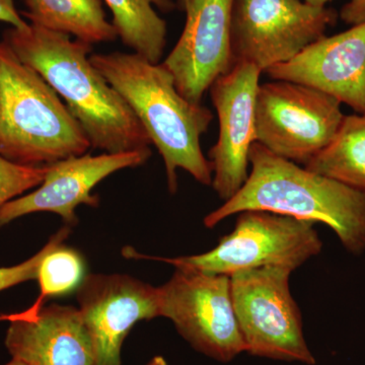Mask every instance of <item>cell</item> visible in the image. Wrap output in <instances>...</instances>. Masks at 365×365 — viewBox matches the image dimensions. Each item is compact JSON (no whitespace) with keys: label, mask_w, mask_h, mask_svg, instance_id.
<instances>
[{"label":"cell","mask_w":365,"mask_h":365,"mask_svg":"<svg viewBox=\"0 0 365 365\" xmlns=\"http://www.w3.org/2000/svg\"><path fill=\"white\" fill-rule=\"evenodd\" d=\"M71 37L29 24L7 29L2 40L66 101L91 148L113 155L150 148L143 124L91 63L93 45Z\"/></svg>","instance_id":"6da1fadb"},{"label":"cell","mask_w":365,"mask_h":365,"mask_svg":"<svg viewBox=\"0 0 365 365\" xmlns=\"http://www.w3.org/2000/svg\"><path fill=\"white\" fill-rule=\"evenodd\" d=\"M90 59L126 101L162 155L170 194L178 190V169L211 186L212 169L200 144L215 118L210 110L182 97L163 63H153L136 53H98Z\"/></svg>","instance_id":"7a4b0ae2"},{"label":"cell","mask_w":365,"mask_h":365,"mask_svg":"<svg viewBox=\"0 0 365 365\" xmlns=\"http://www.w3.org/2000/svg\"><path fill=\"white\" fill-rule=\"evenodd\" d=\"M249 163L252 170L244 186L205 216L206 227L242 211H268L325 223L349 253H364L365 192L300 168L258 143L252 145Z\"/></svg>","instance_id":"3957f363"},{"label":"cell","mask_w":365,"mask_h":365,"mask_svg":"<svg viewBox=\"0 0 365 365\" xmlns=\"http://www.w3.org/2000/svg\"><path fill=\"white\" fill-rule=\"evenodd\" d=\"M91 148L58 93L0 41V155L16 165L43 167Z\"/></svg>","instance_id":"277c9868"},{"label":"cell","mask_w":365,"mask_h":365,"mask_svg":"<svg viewBox=\"0 0 365 365\" xmlns=\"http://www.w3.org/2000/svg\"><path fill=\"white\" fill-rule=\"evenodd\" d=\"M314 222L261 210L240 213L234 230L223 235L217 246L206 253L178 258H160L126 248L127 258L165 262L176 268L232 275L239 271L268 265L294 271L321 253L323 242Z\"/></svg>","instance_id":"5b68a950"},{"label":"cell","mask_w":365,"mask_h":365,"mask_svg":"<svg viewBox=\"0 0 365 365\" xmlns=\"http://www.w3.org/2000/svg\"><path fill=\"white\" fill-rule=\"evenodd\" d=\"M292 272L268 265L230 275L235 317L249 354L314 365L299 307L290 294Z\"/></svg>","instance_id":"8992f818"},{"label":"cell","mask_w":365,"mask_h":365,"mask_svg":"<svg viewBox=\"0 0 365 365\" xmlns=\"http://www.w3.org/2000/svg\"><path fill=\"white\" fill-rule=\"evenodd\" d=\"M345 115L337 98L285 81L259 86L255 134L274 155L306 165L333 140Z\"/></svg>","instance_id":"52a82bcc"},{"label":"cell","mask_w":365,"mask_h":365,"mask_svg":"<svg viewBox=\"0 0 365 365\" xmlns=\"http://www.w3.org/2000/svg\"><path fill=\"white\" fill-rule=\"evenodd\" d=\"M160 294V317L170 319L196 351L225 364L246 352L230 275L176 268Z\"/></svg>","instance_id":"ba28073f"},{"label":"cell","mask_w":365,"mask_h":365,"mask_svg":"<svg viewBox=\"0 0 365 365\" xmlns=\"http://www.w3.org/2000/svg\"><path fill=\"white\" fill-rule=\"evenodd\" d=\"M337 13L302 0H235L232 23L234 61L265 72L294 58L325 36Z\"/></svg>","instance_id":"9c48e42d"},{"label":"cell","mask_w":365,"mask_h":365,"mask_svg":"<svg viewBox=\"0 0 365 365\" xmlns=\"http://www.w3.org/2000/svg\"><path fill=\"white\" fill-rule=\"evenodd\" d=\"M262 71L249 62H235L227 73L209 88L217 113V141L208 151L216 194L227 201L239 192L249 177V155L256 143L255 105Z\"/></svg>","instance_id":"30bf717a"},{"label":"cell","mask_w":365,"mask_h":365,"mask_svg":"<svg viewBox=\"0 0 365 365\" xmlns=\"http://www.w3.org/2000/svg\"><path fill=\"white\" fill-rule=\"evenodd\" d=\"M76 299L95 365H122V345L133 326L160 317V287L128 275L90 274L78 285Z\"/></svg>","instance_id":"8fae6325"},{"label":"cell","mask_w":365,"mask_h":365,"mask_svg":"<svg viewBox=\"0 0 365 365\" xmlns=\"http://www.w3.org/2000/svg\"><path fill=\"white\" fill-rule=\"evenodd\" d=\"M234 4L235 0H190L181 37L163 62L178 91L193 104H202L213 81L235 66Z\"/></svg>","instance_id":"7c38bea8"},{"label":"cell","mask_w":365,"mask_h":365,"mask_svg":"<svg viewBox=\"0 0 365 365\" xmlns=\"http://www.w3.org/2000/svg\"><path fill=\"white\" fill-rule=\"evenodd\" d=\"M151 153L150 148L115 155L85 153L48 165L44 181L37 190L0 207V227L36 212L55 213L74 225L78 222V206L98 207L100 200L91 191L98 182L118 170L144 165Z\"/></svg>","instance_id":"4fadbf2b"},{"label":"cell","mask_w":365,"mask_h":365,"mask_svg":"<svg viewBox=\"0 0 365 365\" xmlns=\"http://www.w3.org/2000/svg\"><path fill=\"white\" fill-rule=\"evenodd\" d=\"M265 73L273 81L324 91L365 115V23L332 37L324 36Z\"/></svg>","instance_id":"5bb4252c"},{"label":"cell","mask_w":365,"mask_h":365,"mask_svg":"<svg viewBox=\"0 0 365 365\" xmlns=\"http://www.w3.org/2000/svg\"><path fill=\"white\" fill-rule=\"evenodd\" d=\"M11 359L28 365H95V352L78 309L53 304L33 318L1 314Z\"/></svg>","instance_id":"9a60e30c"},{"label":"cell","mask_w":365,"mask_h":365,"mask_svg":"<svg viewBox=\"0 0 365 365\" xmlns=\"http://www.w3.org/2000/svg\"><path fill=\"white\" fill-rule=\"evenodd\" d=\"M21 13L32 25L74 36L88 44L114 42L118 34L106 18L102 0H25Z\"/></svg>","instance_id":"2e32d148"},{"label":"cell","mask_w":365,"mask_h":365,"mask_svg":"<svg viewBox=\"0 0 365 365\" xmlns=\"http://www.w3.org/2000/svg\"><path fill=\"white\" fill-rule=\"evenodd\" d=\"M113 14L118 37L133 53L160 63L167 45V23L155 6L170 9V0H105Z\"/></svg>","instance_id":"e0dca14e"},{"label":"cell","mask_w":365,"mask_h":365,"mask_svg":"<svg viewBox=\"0 0 365 365\" xmlns=\"http://www.w3.org/2000/svg\"><path fill=\"white\" fill-rule=\"evenodd\" d=\"M304 167L365 192V115L345 116L331 143Z\"/></svg>","instance_id":"ac0fdd59"},{"label":"cell","mask_w":365,"mask_h":365,"mask_svg":"<svg viewBox=\"0 0 365 365\" xmlns=\"http://www.w3.org/2000/svg\"><path fill=\"white\" fill-rule=\"evenodd\" d=\"M85 264L76 250L58 245L45 255L37 271L40 294L32 306L20 313L19 318H33L44 307L50 297L66 294L78 287L83 279Z\"/></svg>","instance_id":"d6986e66"},{"label":"cell","mask_w":365,"mask_h":365,"mask_svg":"<svg viewBox=\"0 0 365 365\" xmlns=\"http://www.w3.org/2000/svg\"><path fill=\"white\" fill-rule=\"evenodd\" d=\"M47 165L28 167L16 165L0 155V207L44 181Z\"/></svg>","instance_id":"ffe728a7"},{"label":"cell","mask_w":365,"mask_h":365,"mask_svg":"<svg viewBox=\"0 0 365 365\" xmlns=\"http://www.w3.org/2000/svg\"><path fill=\"white\" fill-rule=\"evenodd\" d=\"M69 228L64 227L60 230L56 235H53L50 241L46 244L42 250H40L37 254L34 255L28 260L23 263L18 264L11 267L0 268V292L16 287L20 283L26 282V281L36 279L37 278L38 267H39L40 262L44 258L46 254L54 247L61 245L66 241L69 235Z\"/></svg>","instance_id":"44dd1931"},{"label":"cell","mask_w":365,"mask_h":365,"mask_svg":"<svg viewBox=\"0 0 365 365\" xmlns=\"http://www.w3.org/2000/svg\"><path fill=\"white\" fill-rule=\"evenodd\" d=\"M340 18L350 26L365 23V0H349L341 9Z\"/></svg>","instance_id":"7402d4cb"},{"label":"cell","mask_w":365,"mask_h":365,"mask_svg":"<svg viewBox=\"0 0 365 365\" xmlns=\"http://www.w3.org/2000/svg\"><path fill=\"white\" fill-rule=\"evenodd\" d=\"M0 21L16 29L26 28L29 25L16 9V0H0Z\"/></svg>","instance_id":"603a6c76"},{"label":"cell","mask_w":365,"mask_h":365,"mask_svg":"<svg viewBox=\"0 0 365 365\" xmlns=\"http://www.w3.org/2000/svg\"><path fill=\"white\" fill-rule=\"evenodd\" d=\"M302 1L307 2V4H311V6L324 7L327 6V4L332 1V0H302Z\"/></svg>","instance_id":"cb8c5ba5"},{"label":"cell","mask_w":365,"mask_h":365,"mask_svg":"<svg viewBox=\"0 0 365 365\" xmlns=\"http://www.w3.org/2000/svg\"><path fill=\"white\" fill-rule=\"evenodd\" d=\"M148 365H168L163 356H155L148 362Z\"/></svg>","instance_id":"d4e9b609"},{"label":"cell","mask_w":365,"mask_h":365,"mask_svg":"<svg viewBox=\"0 0 365 365\" xmlns=\"http://www.w3.org/2000/svg\"><path fill=\"white\" fill-rule=\"evenodd\" d=\"M190 0H178V9L181 11H186L187 6H188Z\"/></svg>","instance_id":"484cf974"},{"label":"cell","mask_w":365,"mask_h":365,"mask_svg":"<svg viewBox=\"0 0 365 365\" xmlns=\"http://www.w3.org/2000/svg\"><path fill=\"white\" fill-rule=\"evenodd\" d=\"M4 365H28V364H26L25 362L21 361V360L11 359V361H9V364H6Z\"/></svg>","instance_id":"4316f807"}]
</instances>
